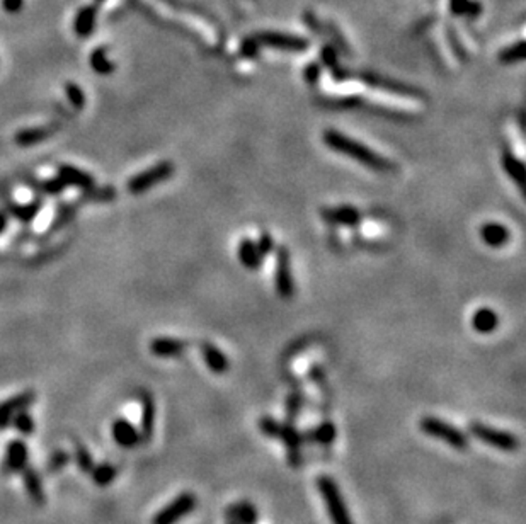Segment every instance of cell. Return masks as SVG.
Listing matches in <instances>:
<instances>
[{
  "label": "cell",
  "instance_id": "obj_45",
  "mask_svg": "<svg viewBox=\"0 0 526 524\" xmlns=\"http://www.w3.org/2000/svg\"><path fill=\"white\" fill-rule=\"evenodd\" d=\"M259 43L254 40V38H247V40H244V43H242L241 46V53L244 54L246 58H256L259 54Z\"/></svg>",
  "mask_w": 526,
  "mask_h": 524
},
{
  "label": "cell",
  "instance_id": "obj_46",
  "mask_svg": "<svg viewBox=\"0 0 526 524\" xmlns=\"http://www.w3.org/2000/svg\"><path fill=\"white\" fill-rule=\"evenodd\" d=\"M24 7V0H2V9L9 14H15Z\"/></svg>",
  "mask_w": 526,
  "mask_h": 524
},
{
  "label": "cell",
  "instance_id": "obj_12",
  "mask_svg": "<svg viewBox=\"0 0 526 524\" xmlns=\"http://www.w3.org/2000/svg\"><path fill=\"white\" fill-rule=\"evenodd\" d=\"M27 444L21 439H14L7 444L6 456H3L2 470L3 473H19L27 467Z\"/></svg>",
  "mask_w": 526,
  "mask_h": 524
},
{
  "label": "cell",
  "instance_id": "obj_20",
  "mask_svg": "<svg viewBox=\"0 0 526 524\" xmlns=\"http://www.w3.org/2000/svg\"><path fill=\"white\" fill-rule=\"evenodd\" d=\"M478 233H481L482 242L494 249H499L509 242V230L501 223H484Z\"/></svg>",
  "mask_w": 526,
  "mask_h": 524
},
{
  "label": "cell",
  "instance_id": "obj_34",
  "mask_svg": "<svg viewBox=\"0 0 526 524\" xmlns=\"http://www.w3.org/2000/svg\"><path fill=\"white\" fill-rule=\"evenodd\" d=\"M521 60H525V41L523 40L506 46V48L499 53V61L504 65L518 64V61H521Z\"/></svg>",
  "mask_w": 526,
  "mask_h": 524
},
{
  "label": "cell",
  "instance_id": "obj_3",
  "mask_svg": "<svg viewBox=\"0 0 526 524\" xmlns=\"http://www.w3.org/2000/svg\"><path fill=\"white\" fill-rule=\"evenodd\" d=\"M419 428H421V431L426 434V436L443 441V443L458 449V451L469 448V436H467L462 429L455 428L450 422L439 419V417H422L421 422H419Z\"/></svg>",
  "mask_w": 526,
  "mask_h": 524
},
{
  "label": "cell",
  "instance_id": "obj_30",
  "mask_svg": "<svg viewBox=\"0 0 526 524\" xmlns=\"http://www.w3.org/2000/svg\"><path fill=\"white\" fill-rule=\"evenodd\" d=\"M43 206V199L38 198L34 201L27 203V205H13L10 206V214L17 218L19 221L22 223H29L36 218V214L41 211Z\"/></svg>",
  "mask_w": 526,
  "mask_h": 524
},
{
  "label": "cell",
  "instance_id": "obj_23",
  "mask_svg": "<svg viewBox=\"0 0 526 524\" xmlns=\"http://www.w3.org/2000/svg\"><path fill=\"white\" fill-rule=\"evenodd\" d=\"M22 482L27 490V495L33 500L36 506H43L45 504V488H43V480L39 476V473L34 468L26 467L22 470Z\"/></svg>",
  "mask_w": 526,
  "mask_h": 524
},
{
  "label": "cell",
  "instance_id": "obj_10",
  "mask_svg": "<svg viewBox=\"0 0 526 524\" xmlns=\"http://www.w3.org/2000/svg\"><path fill=\"white\" fill-rule=\"evenodd\" d=\"M276 439H280L283 444L288 449V460L292 467H300L301 463V444L304 441V432H300L293 424H281L280 432H278Z\"/></svg>",
  "mask_w": 526,
  "mask_h": 524
},
{
  "label": "cell",
  "instance_id": "obj_50",
  "mask_svg": "<svg viewBox=\"0 0 526 524\" xmlns=\"http://www.w3.org/2000/svg\"><path fill=\"white\" fill-rule=\"evenodd\" d=\"M97 2H103V0H97Z\"/></svg>",
  "mask_w": 526,
  "mask_h": 524
},
{
  "label": "cell",
  "instance_id": "obj_33",
  "mask_svg": "<svg viewBox=\"0 0 526 524\" xmlns=\"http://www.w3.org/2000/svg\"><path fill=\"white\" fill-rule=\"evenodd\" d=\"M90 473H92L94 483L99 485V487H108L109 483L115 482L118 470L113 467L111 463H99V465H94L92 472Z\"/></svg>",
  "mask_w": 526,
  "mask_h": 524
},
{
  "label": "cell",
  "instance_id": "obj_17",
  "mask_svg": "<svg viewBox=\"0 0 526 524\" xmlns=\"http://www.w3.org/2000/svg\"><path fill=\"white\" fill-rule=\"evenodd\" d=\"M58 177H60L66 186H76L82 191H87L92 186H96L92 175L87 174V172L77 169V167H73V166H66V163L65 166L58 167Z\"/></svg>",
  "mask_w": 526,
  "mask_h": 524
},
{
  "label": "cell",
  "instance_id": "obj_9",
  "mask_svg": "<svg viewBox=\"0 0 526 524\" xmlns=\"http://www.w3.org/2000/svg\"><path fill=\"white\" fill-rule=\"evenodd\" d=\"M320 217L327 225L331 226H349L355 228L361 223V213L355 206L341 205L334 206V208H322Z\"/></svg>",
  "mask_w": 526,
  "mask_h": 524
},
{
  "label": "cell",
  "instance_id": "obj_19",
  "mask_svg": "<svg viewBox=\"0 0 526 524\" xmlns=\"http://www.w3.org/2000/svg\"><path fill=\"white\" fill-rule=\"evenodd\" d=\"M363 80L367 82L368 85H371V87L380 89V91H387V92H392V94H400V96H407V97H415V96L419 97V96H421V92L415 91V89L407 87V85L399 84V82L383 79V77L371 75V73H364Z\"/></svg>",
  "mask_w": 526,
  "mask_h": 524
},
{
  "label": "cell",
  "instance_id": "obj_6",
  "mask_svg": "<svg viewBox=\"0 0 526 524\" xmlns=\"http://www.w3.org/2000/svg\"><path fill=\"white\" fill-rule=\"evenodd\" d=\"M198 506V499L193 492H183L164 506L152 519V524H179Z\"/></svg>",
  "mask_w": 526,
  "mask_h": 524
},
{
  "label": "cell",
  "instance_id": "obj_25",
  "mask_svg": "<svg viewBox=\"0 0 526 524\" xmlns=\"http://www.w3.org/2000/svg\"><path fill=\"white\" fill-rule=\"evenodd\" d=\"M497 326H499V316L492 308L482 307L472 315V327L478 334H492Z\"/></svg>",
  "mask_w": 526,
  "mask_h": 524
},
{
  "label": "cell",
  "instance_id": "obj_41",
  "mask_svg": "<svg viewBox=\"0 0 526 524\" xmlns=\"http://www.w3.org/2000/svg\"><path fill=\"white\" fill-rule=\"evenodd\" d=\"M280 428H281V422L274 419V417L264 416L261 421H259V429H261V432L268 437H276L278 432H280Z\"/></svg>",
  "mask_w": 526,
  "mask_h": 524
},
{
  "label": "cell",
  "instance_id": "obj_22",
  "mask_svg": "<svg viewBox=\"0 0 526 524\" xmlns=\"http://www.w3.org/2000/svg\"><path fill=\"white\" fill-rule=\"evenodd\" d=\"M227 518L229 521H234L237 524H257L259 521V514L257 509L247 500H242V502H235L227 509Z\"/></svg>",
  "mask_w": 526,
  "mask_h": 524
},
{
  "label": "cell",
  "instance_id": "obj_14",
  "mask_svg": "<svg viewBox=\"0 0 526 524\" xmlns=\"http://www.w3.org/2000/svg\"><path fill=\"white\" fill-rule=\"evenodd\" d=\"M113 437L121 448H135L136 444L141 443V436L140 431L132 424L128 419H116L113 422L111 428Z\"/></svg>",
  "mask_w": 526,
  "mask_h": 524
},
{
  "label": "cell",
  "instance_id": "obj_5",
  "mask_svg": "<svg viewBox=\"0 0 526 524\" xmlns=\"http://www.w3.org/2000/svg\"><path fill=\"white\" fill-rule=\"evenodd\" d=\"M174 172H176L174 163L169 162V160L155 163V166L150 167V169L140 172V174H136L135 177L129 179L127 184L128 193L143 194L145 191L152 189V187H155L157 184L166 182L171 175H174Z\"/></svg>",
  "mask_w": 526,
  "mask_h": 524
},
{
  "label": "cell",
  "instance_id": "obj_31",
  "mask_svg": "<svg viewBox=\"0 0 526 524\" xmlns=\"http://www.w3.org/2000/svg\"><path fill=\"white\" fill-rule=\"evenodd\" d=\"M90 66L94 68V72L99 73V75H109V73L115 72V64L108 58V50L106 48H96L90 53Z\"/></svg>",
  "mask_w": 526,
  "mask_h": 524
},
{
  "label": "cell",
  "instance_id": "obj_21",
  "mask_svg": "<svg viewBox=\"0 0 526 524\" xmlns=\"http://www.w3.org/2000/svg\"><path fill=\"white\" fill-rule=\"evenodd\" d=\"M97 22V7L96 6H85L78 10L73 21V31L77 36L87 38L94 33V27Z\"/></svg>",
  "mask_w": 526,
  "mask_h": 524
},
{
  "label": "cell",
  "instance_id": "obj_47",
  "mask_svg": "<svg viewBox=\"0 0 526 524\" xmlns=\"http://www.w3.org/2000/svg\"><path fill=\"white\" fill-rule=\"evenodd\" d=\"M448 38L451 41V48H453L455 54H458V58H462V60H465V50H463V46L460 45V40H457V36L453 34V31H448Z\"/></svg>",
  "mask_w": 526,
  "mask_h": 524
},
{
  "label": "cell",
  "instance_id": "obj_24",
  "mask_svg": "<svg viewBox=\"0 0 526 524\" xmlns=\"http://www.w3.org/2000/svg\"><path fill=\"white\" fill-rule=\"evenodd\" d=\"M237 256L241 264L246 269H257L262 264V254L259 252L257 244L253 238H242L241 244H239Z\"/></svg>",
  "mask_w": 526,
  "mask_h": 524
},
{
  "label": "cell",
  "instance_id": "obj_26",
  "mask_svg": "<svg viewBox=\"0 0 526 524\" xmlns=\"http://www.w3.org/2000/svg\"><path fill=\"white\" fill-rule=\"evenodd\" d=\"M336 434H337V429L332 422H320L317 428L304 432V441L329 446L334 443V439H336Z\"/></svg>",
  "mask_w": 526,
  "mask_h": 524
},
{
  "label": "cell",
  "instance_id": "obj_7",
  "mask_svg": "<svg viewBox=\"0 0 526 524\" xmlns=\"http://www.w3.org/2000/svg\"><path fill=\"white\" fill-rule=\"evenodd\" d=\"M253 38L259 43V46H268V48L281 50V52L300 53L310 46L308 40H305V38L297 36V34L276 33V31H261Z\"/></svg>",
  "mask_w": 526,
  "mask_h": 524
},
{
  "label": "cell",
  "instance_id": "obj_36",
  "mask_svg": "<svg viewBox=\"0 0 526 524\" xmlns=\"http://www.w3.org/2000/svg\"><path fill=\"white\" fill-rule=\"evenodd\" d=\"M73 446H76V461H77V467L80 468L82 473H90L94 468V458L92 455H90V451L87 448H85L84 444L78 443V441H76L73 443Z\"/></svg>",
  "mask_w": 526,
  "mask_h": 524
},
{
  "label": "cell",
  "instance_id": "obj_40",
  "mask_svg": "<svg viewBox=\"0 0 526 524\" xmlns=\"http://www.w3.org/2000/svg\"><path fill=\"white\" fill-rule=\"evenodd\" d=\"M76 210H77V206H65V208L58 210L57 218H55V223L52 225V228L48 230V233L57 232L58 228H62V226L66 225V223L72 220V217H73V213H76Z\"/></svg>",
  "mask_w": 526,
  "mask_h": 524
},
{
  "label": "cell",
  "instance_id": "obj_2",
  "mask_svg": "<svg viewBox=\"0 0 526 524\" xmlns=\"http://www.w3.org/2000/svg\"><path fill=\"white\" fill-rule=\"evenodd\" d=\"M317 488H319L320 497L324 500L325 509H327L329 519H331L332 524H355L351 512L346 506V500L341 494L339 485L332 476L320 475L317 479Z\"/></svg>",
  "mask_w": 526,
  "mask_h": 524
},
{
  "label": "cell",
  "instance_id": "obj_49",
  "mask_svg": "<svg viewBox=\"0 0 526 524\" xmlns=\"http://www.w3.org/2000/svg\"><path fill=\"white\" fill-rule=\"evenodd\" d=\"M229 524H237V523H234V521H229Z\"/></svg>",
  "mask_w": 526,
  "mask_h": 524
},
{
  "label": "cell",
  "instance_id": "obj_13",
  "mask_svg": "<svg viewBox=\"0 0 526 524\" xmlns=\"http://www.w3.org/2000/svg\"><path fill=\"white\" fill-rule=\"evenodd\" d=\"M140 404H141V421H140V436L141 441L148 443L154 436L155 429V402L148 392H141L140 395Z\"/></svg>",
  "mask_w": 526,
  "mask_h": 524
},
{
  "label": "cell",
  "instance_id": "obj_4",
  "mask_svg": "<svg viewBox=\"0 0 526 524\" xmlns=\"http://www.w3.org/2000/svg\"><path fill=\"white\" fill-rule=\"evenodd\" d=\"M469 432L472 434L477 441L490 446V448L501 449L506 453H514L520 448V439L514 436L513 432L504 431V429L490 428L488 424H482V422H472L469 425Z\"/></svg>",
  "mask_w": 526,
  "mask_h": 524
},
{
  "label": "cell",
  "instance_id": "obj_18",
  "mask_svg": "<svg viewBox=\"0 0 526 524\" xmlns=\"http://www.w3.org/2000/svg\"><path fill=\"white\" fill-rule=\"evenodd\" d=\"M201 353H203V359H205V365L208 366V370L215 374H223L229 371V358L218 349L215 344L211 342H203L201 346Z\"/></svg>",
  "mask_w": 526,
  "mask_h": 524
},
{
  "label": "cell",
  "instance_id": "obj_39",
  "mask_svg": "<svg viewBox=\"0 0 526 524\" xmlns=\"http://www.w3.org/2000/svg\"><path fill=\"white\" fill-rule=\"evenodd\" d=\"M65 92H66V97H69L70 104H72L73 108L77 109V111H78V109L84 108V105H85V94L80 87H78L77 84H73V82H66Z\"/></svg>",
  "mask_w": 526,
  "mask_h": 524
},
{
  "label": "cell",
  "instance_id": "obj_37",
  "mask_svg": "<svg viewBox=\"0 0 526 524\" xmlns=\"http://www.w3.org/2000/svg\"><path fill=\"white\" fill-rule=\"evenodd\" d=\"M69 461H70L69 453L64 451V449H57V451H53L52 455H50L48 461H46V472L58 473L60 470H64L66 465H69Z\"/></svg>",
  "mask_w": 526,
  "mask_h": 524
},
{
  "label": "cell",
  "instance_id": "obj_35",
  "mask_svg": "<svg viewBox=\"0 0 526 524\" xmlns=\"http://www.w3.org/2000/svg\"><path fill=\"white\" fill-rule=\"evenodd\" d=\"M10 425H14V429L17 431L19 434H22V436H29V434L34 432V419L31 417L29 412H26V410H19L17 414L13 417V421H10Z\"/></svg>",
  "mask_w": 526,
  "mask_h": 524
},
{
  "label": "cell",
  "instance_id": "obj_1",
  "mask_svg": "<svg viewBox=\"0 0 526 524\" xmlns=\"http://www.w3.org/2000/svg\"><path fill=\"white\" fill-rule=\"evenodd\" d=\"M322 140H324V143L327 145L331 150L344 155V157L356 160V162H360L361 166L368 167V169H371L375 172L395 170L394 162H390L388 159L382 157V155L376 154V152H373L370 147H367V145L356 142V140L343 135L341 131L325 130L324 135H322Z\"/></svg>",
  "mask_w": 526,
  "mask_h": 524
},
{
  "label": "cell",
  "instance_id": "obj_48",
  "mask_svg": "<svg viewBox=\"0 0 526 524\" xmlns=\"http://www.w3.org/2000/svg\"><path fill=\"white\" fill-rule=\"evenodd\" d=\"M6 228H7V217H6V213L0 211V233H2Z\"/></svg>",
  "mask_w": 526,
  "mask_h": 524
},
{
  "label": "cell",
  "instance_id": "obj_43",
  "mask_svg": "<svg viewBox=\"0 0 526 524\" xmlns=\"http://www.w3.org/2000/svg\"><path fill=\"white\" fill-rule=\"evenodd\" d=\"M301 404H304V400H301L300 395H290L288 398V404H286V409H288V421H295L298 417V414H300V409H301Z\"/></svg>",
  "mask_w": 526,
  "mask_h": 524
},
{
  "label": "cell",
  "instance_id": "obj_27",
  "mask_svg": "<svg viewBox=\"0 0 526 524\" xmlns=\"http://www.w3.org/2000/svg\"><path fill=\"white\" fill-rule=\"evenodd\" d=\"M502 167H504L506 174H508L521 189L525 184V166L511 150H508V148L502 152Z\"/></svg>",
  "mask_w": 526,
  "mask_h": 524
},
{
  "label": "cell",
  "instance_id": "obj_15",
  "mask_svg": "<svg viewBox=\"0 0 526 524\" xmlns=\"http://www.w3.org/2000/svg\"><path fill=\"white\" fill-rule=\"evenodd\" d=\"M58 131V124L53 126H34L24 128V130L15 133V143L19 147H34V145L46 142L50 136H53Z\"/></svg>",
  "mask_w": 526,
  "mask_h": 524
},
{
  "label": "cell",
  "instance_id": "obj_29",
  "mask_svg": "<svg viewBox=\"0 0 526 524\" xmlns=\"http://www.w3.org/2000/svg\"><path fill=\"white\" fill-rule=\"evenodd\" d=\"M320 60H322V65L325 66V68L331 70L332 77L336 80H344L348 77V73L344 72L343 66L339 65V60H337V52L336 48H332L331 45H325L324 48L320 50Z\"/></svg>",
  "mask_w": 526,
  "mask_h": 524
},
{
  "label": "cell",
  "instance_id": "obj_16",
  "mask_svg": "<svg viewBox=\"0 0 526 524\" xmlns=\"http://www.w3.org/2000/svg\"><path fill=\"white\" fill-rule=\"evenodd\" d=\"M187 342L176 337H155L150 342L152 354L157 358H178L186 351Z\"/></svg>",
  "mask_w": 526,
  "mask_h": 524
},
{
  "label": "cell",
  "instance_id": "obj_8",
  "mask_svg": "<svg viewBox=\"0 0 526 524\" xmlns=\"http://www.w3.org/2000/svg\"><path fill=\"white\" fill-rule=\"evenodd\" d=\"M274 284H276L278 295L283 298H292L295 293V283L290 269V250L281 245L276 254V272H274Z\"/></svg>",
  "mask_w": 526,
  "mask_h": 524
},
{
  "label": "cell",
  "instance_id": "obj_32",
  "mask_svg": "<svg viewBox=\"0 0 526 524\" xmlns=\"http://www.w3.org/2000/svg\"><path fill=\"white\" fill-rule=\"evenodd\" d=\"M116 189L113 186H104V187H96L92 186L90 189L82 193V201L84 203H108L116 199Z\"/></svg>",
  "mask_w": 526,
  "mask_h": 524
},
{
  "label": "cell",
  "instance_id": "obj_38",
  "mask_svg": "<svg viewBox=\"0 0 526 524\" xmlns=\"http://www.w3.org/2000/svg\"><path fill=\"white\" fill-rule=\"evenodd\" d=\"M34 186H36L41 193L50 194V196H58L60 193H64L66 184L57 175V177H53V179H45V181L36 182Z\"/></svg>",
  "mask_w": 526,
  "mask_h": 524
},
{
  "label": "cell",
  "instance_id": "obj_11",
  "mask_svg": "<svg viewBox=\"0 0 526 524\" xmlns=\"http://www.w3.org/2000/svg\"><path fill=\"white\" fill-rule=\"evenodd\" d=\"M36 400V393L34 392H22L15 395L13 398H7L0 404V431L6 428H9L10 421L19 410H26L27 407H31Z\"/></svg>",
  "mask_w": 526,
  "mask_h": 524
},
{
  "label": "cell",
  "instance_id": "obj_28",
  "mask_svg": "<svg viewBox=\"0 0 526 524\" xmlns=\"http://www.w3.org/2000/svg\"><path fill=\"white\" fill-rule=\"evenodd\" d=\"M484 7L478 0H450V13L457 17H478Z\"/></svg>",
  "mask_w": 526,
  "mask_h": 524
},
{
  "label": "cell",
  "instance_id": "obj_44",
  "mask_svg": "<svg viewBox=\"0 0 526 524\" xmlns=\"http://www.w3.org/2000/svg\"><path fill=\"white\" fill-rule=\"evenodd\" d=\"M256 244H257L259 252L262 254V257L269 256V254L274 250V240H273V237H271L268 232L261 233V237H259V240L256 242Z\"/></svg>",
  "mask_w": 526,
  "mask_h": 524
},
{
  "label": "cell",
  "instance_id": "obj_42",
  "mask_svg": "<svg viewBox=\"0 0 526 524\" xmlns=\"http://www.w3.org/2000/svg\"><path fill=\"white\" fill-rule=\"evenodd\" d=\"M322 75V66L317 64V61H312V64L305 65V70H304V79L305 82H308V84L315 85L317 82H319Z\"/></svg>",
  "mask_w": 526,
  "mask_h": 524
}]
</instances>
